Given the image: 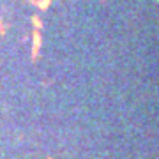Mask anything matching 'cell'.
Instances as JSON below:
<instances>
[{
  "label": "cell",
  "mask_w": 159,
  "mask_h": 159,
  "mask_svg": "<svg viewBox=\"0 0 159 159\" xmlns=\"http://www.w3.org/2000/svg\"><path fill=\"white\" fill-rule=\"evenodd\" d=\"M50 4H51V0H37V4H35V6H37L39 11H46V9L50 7Z\"/></svg>",
  "instance_id": "7a4b0ae2"
},
{
  "label": "cell",
  "mask_w": 159,
  "mask_h": 159,
  "mask_svg": "<svg viewBox=\"0 0 159 159\" xmlns=\"http://www.w3.org/2000/svg\"><path fill=\"white\" fill-rule=\"evenodd\" d=\"M6 32H7V29H6V21L0 18V37H6Z\"/></svg>",
  "instance_id": "277c9868"
},
{
  "label": "cell",
  "mask_w": 159,
  "mask_h": 159,
  "mask_svg": "<svg viewBox=\"0 0 159 159\" xmlns=\"http://www.w3.org/2000/svg\"><path fill=\"white\" fill-rule=\"evenodd\" d=\"M46 159H51V157H46Z\"/></svg>",
  "instance_id": "5b68a950"
},
{
  "label": "cell",
  "mask_w": 159,
  "mask_h": 159,
  "mask_svg": "<svg viewBox=\"0 0 159 159\" xmlns=\"http://www.w3.org/2000/svg\"><path fill=\"white\" fill-rule=\"evenodd\" d=\"M41 44H43V37H41V32L34 29V30H32V51H30V58H32V62H35V60L39 58Z\"/></svg>",
  "instance_id": "6da1fadb"
},
{
  "label": "cell",
  "mask_w": 159,
  "mask_h": 159,
  "mask_svg": "<svg viewBox=\"0 0 159 159\" xmlns=\"http://www.w3.org/2000/svg\"><path fill=\"white\" fill-rule=\"evenodd\" d=\"M30 21H32V25H34L35 30H41V29H43V21H41L39 16H35V14H34V16L30 18Z\"/></svg>",
  "instance_id": "3957f363"
}]
</instances>
